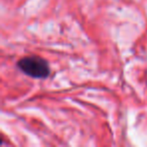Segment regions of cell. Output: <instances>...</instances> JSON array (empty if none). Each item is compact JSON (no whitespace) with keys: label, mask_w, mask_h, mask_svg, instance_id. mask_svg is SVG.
Here are the masks:
<instances>
[{"label":"cell","mask_w":147,"mask_h":147,"mask_svg":"<svg viewBox=\"0 0 147 147\" xmlns=\"http://www.w3.org/2000/svg\"><path fill=\"white\" fill-rule=\"evenodd\" d=\"M17 67L28 77L45 79L49 76V67L45 59L39 57H25L17 61Z\"/></svg>","instance_id":"obj_1"}]
</instances>
